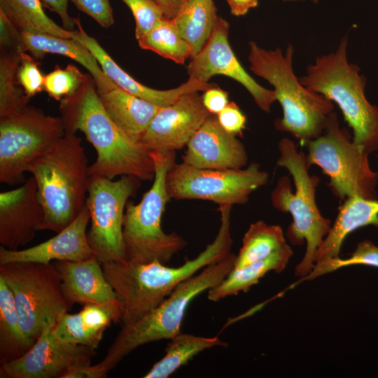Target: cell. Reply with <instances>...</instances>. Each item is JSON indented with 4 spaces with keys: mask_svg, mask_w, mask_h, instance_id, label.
<instances>
[{
    "mask_svg": "<svg viewBox=\"0 0 378 378\" xmlns=\"http://www.w3.org/2000/svg\"><path fill=\"white\" fill-rule=\"evenodd\" d=\"M292 255L291 248L286 244L265 260L241 267L233 268L220 284L207 291L208 299L217 302L227 297L236 295L240 292H247L267 273L271 271H283Z\"/></svg>",
    "mask_w": 378,
    "mask_h": 378,
    "instance_id": "26",
    "label": "cell"
},
{
    "mask_svg": "<svg viewBox=\"0 0 378 378\" xmlns=\"http://www.w3.org/2000/svg\"><path fill=\"white\" fill-rule=\"evenodd\" d=\"M318 0H313V2L317 3Z\"/></svg>",
    "mask_w": 378,
    "mask_h": 378,
    "instance_id": "47",
    "label": "cell"
},
{
    "mask_svg": "<svg viewBox=\"0 0 378 378\" xmlns=\"http://www.w3.org/2000/svg\"><path fill=\"white\" fill-rule=\"evenodd\" d=\"M24 51L35 59L47 53L68 57L85 68L93 78L98 93L110 90L117 85L104 72L94 56L83 45L74 38H63L44 33L22 32Z\"/></svg>",
    "mask_w": 378,
    "mask_h": 378,
    "instance_id": "23",
    "label": "cell"
},
{
    "mask_svg": "<svg viewBox=\"0 0 378 378\" xmlns=\"http://www.w3.org/2000/svg\"><path fill=\"white\" fill-rule=\"evenodd\" d=\"M112 322V314L106 307L88 304L78 313L61 315L52 333L63 342L97 349Z\"/></svg>",
    "mask_w": 378,
    "mask_h": 378,
    "instance_id": "25",
    "label": "cell"
},
{
    "mask_svg": "<svg viewBox=\"0 0 378 378\" xmlns=\"http://www.w3.org/2000/svg\"><path fill=\"white\" fill-rule=\"evenodd\" d=\"M268 178L256 163L245 169H208L174 162L167 172L166 187L170 200H200L232 206L247 202Z\"/></svg>",
    "mask_w": 378,
    "mask_h": 378,
    "instance_id": "13",
    "label": "cell"
},
{
    "mask_svg": "<svg viewBox=\"0 0 378 378\" xmlns=\"http://www.w3.org/2000/svg\"><path fill=\"white\" fill-rule=\"evenodd\" d=\"M132 11L135 20V36L139 40L150 31L165 18L161 8L153 0H122Z\"/></svg>",
    "mask_w": 378,
    "mask_h": 378,
    "instance_id": "35",
    "label": "cell"
},
{
    "mask_svg": "<svg viewBox=\"0 0 378 378\" xmlns=\"http://www.w3.org/2000/svg\"><path fill=\"white\" fill-rule=\"evenodd\" d=\"M355 265L378 267V246L365 240L360 242L351 255L346 259L339 258L332 265L331 272Z\"/></svg>",
    "mask_w": 378,
    "mask_h": 378,
    "instance_id": "37",
    "label": "cell"
},
{
    "mask_svg": "<svg viewBox=\"0 0 378 378\" xmlns=\"http://www.w3.org/2000/svg\"><path fill=\"white\" fill-rule=\"evenodd\" d=\"M293 55L290 44L284 55L279 48L266 50L249 42L250 69L274 87L282 107L283 117L275 122L276 128L307 144L323 133L334 106L323 95L301 84L293 72Z\"/></svg>",
    "mask_w": 378,
    "mask_h": 378,
    "instance_id": "4",
    "label": "cell"
},
{
    "mask_svg": "<svg viewBox=\"0 0 378 378\" xmlns=\"http://www.w3.org/2000/svg\"><path fill=\"white\" fill-rule=\"evenodd\" d=\"M216 115L222 127L232 134H241L246 128V117L234 102H229Z\"/></svg>",
    "mask_w": 378,
    "mask_h": 378,
    "instance_id": "40",
    "label": "cell"
},
{
    "mask_svg": "<svg viewBox=\"0 0 378 378\" xmlns=\"http://www.w3.org/2000/svg\"><path fill=\"white\" fill-rule=\"evenodd\" d=\"M90 221L86 205L76 218L52 238L22 250L0 246V265L13 262L50 263L52 260L78 261L94 255L87 237Z\"/></svg>",
    "mask_w": 378,
    "mask_h": 378,
    "instance_id": "20",
    "label": "cell"
},
{
    "mask_svg": "<svg viewBox=\"0 0 378 378\" xmlns=\"http://www.w3.org/2000/svg\"><path fill=\"white\" fill-rule=\"evenodd\" d=\"M98 94L113 121L128 137L136 142H139L161 108L118 86Z\"/></svg>",
    "mask_w": 378,
    "mask_h": 378,
    "instance_id": "24",
    "label": "cell"
},
{
    "mask_svg": "<svg viewBox=\"0 0 378 378\" xmlns=\"http://www.w3.org/2000/svg\"><path fill=\"white\" fill-rule=\"evenodd\" d=\"M80 10L92 18L102 27L108 28L114 22L109 0H70Z\"/></svg>",
    "mask_w": 378,
    "mask_h": 378,
    "instance_id": "38",
    "label": "cell"
},
{
    "mask_svg": "<svg viewBox=\"0 0 378 378\" xmlns=\"http://www.w3.org/2000/svg\"><path fill=\"white\" fill-rule=\"evenodd\" d=\"M370 225L378 227V200L360 196L346 198L318 250L313 270L301 280H312L331 272L332 265L340 258L346 237L354 230Z\"/></svg>",
    "mask_w": 378,
    "mask_h": 378,
    "instance_id": "22",
    "label": "cell"
},
{
    "mask_svg": "<svg viewBox=\"0 0 378 378\" xmlns=\"http://www.w3.org/2000/svg\"><path fill=\"white\" fill-rule=\"evenodd\" d=\"M44 218L37 186L31 176L18 188L0 193V244L18 250L30 242Z\"/></svg>",
    "mask_w": 378,
    "mask_h": 378,
    "instance_id": "17",
    "label": "cell"
},
{
    "mask_svg": "<svg viewBox=\"0 0 378 378\" xmlns=\"http://www.w3.org/2000/svg\"><path fill=\"white\" fill-rule=\"evenodd\" d=\"M277 165L286 168L293 177L295 187L293 193L287 176L281 177L272 192L271 202L277 210L290 213L293 223L286 235L294 245L306 241L302 260L296 266L295 274L302 279L313 270L318 250L331 227V220L324 218L316 202V188L319 179L310 176L306 155L298 151L295 143L284 138L279 143Z\"/></svg>",
    "mask_w": 378,
    "mask_h": 378,
    "instance_id": "5",
    "label": "cell"
},
{
    "mask_svg": "<svg viewBox=\"0 0 378 378\" xmlns=\"http://www.w3.org/2000/svg\"><path fill=\"white\" fill-rule=\"evenodd\" d=\"M232 206H219L220 225L214 241L195 258L181 266L168 267L158 260L136 263L129 260L102 264L121 307L119 324H131L156 308L182 282L231 252Z\"/></svg>",
    "mask_w": 378,
    "mask_h": 378,
    "instance_id": "1",
    "label": "cell"
},
{
    "mask_svg": "<svg viewBox=\"0 0 378 378\" xmlns=\"http://www.w3.org/2000/svg\"><path fill=\"white\" fill-rule=\"evenodd\" d=\"M85 74L77 66L69 64L66 68L57 66L45 76L44 90L48 95L57 101L73 94L81 85Z\"/></svg>",
    "mask_w": 378,
    "mask_h": 378,
    "instance_id": "34",
    "label": "cell"
},
{
    "mask_svg": "<svg viewBox=\"0 0 378 378\" xmlns=\"http://www.w3.org/2000/svg\"><path fill=\"white\" fill-rule=\"evenodd\" d=\"M54 324L46 328L22 357L1 363V378H54L73 367L90 364L96 349L63 342L52 333Z\"/></svg>",
    "mask_w": 378,
    "mask_h": 378,
    "instance_id": "15",
    "label": "cell"
},
{
    "mask_svg": "<svg viewBox=\"0 0 378 378\" xmlns=\"http://www.w3.org/2000/svg\"><path fill=\"white\" fill-rule=\"evenodd\" d=\"M164 356L156 362L144 378H167L202 351L228 344L218 337H203L182 332L169 340Z\"/></svg>",
    "mask_w": 378,
    "mask_h": 378,
    "instance_id": "29",
    "label": "cell"
},
{
    "mask_svg": "<svg viewBox=\"0 0 378 378\" xmlns=\"http://www.w3.org/2000/svg\"><path fill=\"white\" fill-rule=\"evenodd\" d=\"M162 10L166 18L173 19L185 0H153Z\"/></svg>",
    "mask_w": 378,
    "mask_h": 378,
    "instance_id": "45",
    "label": "cell"
},
{
    "mask_svg": "<svg viewBox=\"0 0 378 378\" xmlns=\"http://www.w3.org/2000/svg\"><path fill=\"white\" fill-rule=\"evenodd\" d=\"M284 1H304V0H282ZM312 1H313V0H311Z\"/></svg>",
    "mask_w": 378,
    "mask_h": 378,
    "instance_id": "46",
    "label": "cell"
},
{
    "mask_svg": "<svg viewBox=\"0 0 378 378\" xmlns=\"http://www.w3.org/2000/svg\"><path fill=\"white\" fill-rule=\"evenodd\" d=\"M64 134L61 117L32 106L0 117V182L23 183L32 162Z\"/></svg>",
    "mask_w": 378,
    "mask_h": 378,
    "instance_id": "11",
    "label": "cell"
},
{
    "mask_svg": "<svg viewBox=\"0 0 378 378\" xmlns=\"http://www.w3.org/2000/svg\"><path fill=\"white\" fill-rule=\"evenodd\" d=\"M0 276L13 295L24 333L34 342L72 307L64 294L60 274L52 262L2 265Z\"/></svg>",
    "mask_w": 378,
    "mask_h": 378,
    "instance_id": "9",
    "label": "cell"
},
{
    "mask_svg": "<svg viewBox=\"0 0 378 378\" xmlns=\"http://www.w3.org/2000/svg\"><path fill=\"white\" fill-rule=\"evenodd\" d=\"M155 176L150 188L135 204L127 203L122 227L126 260L136 263L158 260L167 264L187 244L176 232L166 233L162 218L170 200L166 187V176L175 162L174 150H153Z\"/></svg>",
    "mask_w": 378,
    "mask_h": 378,
    "instance_id": "8",
    "label": "cell"
},
{
    "mask_svg": "<svg viewBox=\"0 0 378 378\" xmlns=\"http://www.w3.org/2000/svg\"><path fill=\"white\" fill-rule=\"evenodd\" d=\"M53 264L60 274L64 294L72 306L75 303L102 306L111 312L113 323H119L120 302L95 255L78 261L55 260Z\"/></svg>",
    "mask_w": 378,
    "mask_h": 378,
    "instance_id": "18",
    "label": "cell"
},
{
    "mask_svg": "<svg viewBox=\"0 0 378 378\" xmlns=\"http://www.w3.org/2000/svg\"><path fill=\"white\" fill-rule=\"evenodd\" d=\"M347 39L345 35L335 52L316 57L299 80L337 104L353 130L354 143L370 153L378 150V107L365 97L366 79L359 67L348 62Z\"/></svg>",
    "mask_w": 378,
    "mask_h": 378,
    "instance_id": "6",
    "label": "cell"
},
{
    "mask_svg": "<svg viewBox=\"0 0 378 378\" xmlns=\"http://www.w3.org/2000/svg\"><path fill=\"white\" fill-rule=\"evenodd\" d=\"M19 55L14 51L1 50L0 117L22 109L29 99L20 88L18 79Z\"/></svg>",
    "mask_w": 378,
    "mask_h": 378,
    "instance_id": "33",
    "label": "cell"
},
{
    "mask_svg": "<svg viewBox=\"0 0 378 378\" xmlns=\"http://www.w3.org/2000/svg\"><path fill=\"white\" fill-rule=\"evenodd\" d=\"M233 15H244L250 9L258 6V0H226Z\"/></svg>",
    "mask_w": 378,
    "mask_h": 378,
    "instance_id": "44",
    "label": "cell"
},
{
    "mask_svg": "<svg viewBox=\"0 0 378 378\" xmlns=\"http://www.w3.org/2000/svg\"><path fill=\"white\" fill-rule=\"evenodd\" d=\"M39 200L44 210L40 230L59 232L69 225L85 206L89 165L82 139L65 134L30 165Z\"/></svg>",
    "mask_w": 378,
    "mask_h": 378,
    "instance_id": "3",
    "label": "cell"
},
{
    "mask_svg": "<svg viewBox=\"0 0 378 378\" xmlns=\"http://www.w3.org/2000/svg\"><path fill=\"white\" fill-rule=\"evenodd\" d=\"M41 4L55 12L60 18L66 29L70 30L74 27V18L69 16L67 8L69 0H40ZM71 31V30H70Z\"/></svg>",
    "mask_w": 378,
    "mask_h": 378,
    "instance_id": "43",
    "label": "cell"
},
{
    "mask_svg": "<svg viewBox=\"0 0 378 378\" xmlns=\"http://www.w3.org/2000/svg\"><path fill=\"white\" fill-rule=\"evenodd\" d=\"M1 50L14 51L18 54L25 52L20 32L0 10Z\"/></svg>",
    "mask_w": 378,
    "mask_h": 378,
    "instance_id": "39",
    "label": "cell"
},
{
    "mask_svg": "<svg viewBox=\"0 0 378 378\" xmlns=\"http://www.w3.org/2000/svg\"><path fill=\"white\" fill-rule=\"evenodd\" d=\"M137 41L141 48L153 51L177 64H183L192 57L190 45L181 36L172 19L163 18Z\"/></svg>",
    "mask_w": 378,
    "mask_h": 378,
    "instance_id": "32",
    "label": "cell"
},
{
    "mask_svg": "<svg viewBox=\"0 0 378 378\" xmlns=\"http://www.w3.org/2000/svg\"><path fill=\"white\" fill-rule=\"evenodd\" d=\"M74 21L77 29L72 30V38L80 43L90 50L104 72L118 87L132 94L160 107H165L171 105L186 94L203 92L215 85L189 78L186 82L177 88L169 90H156L146 86L120 67L97 41L85 31L78 18H74Z\"/></svg>",
    "mask_w": 378,
    "mask_h": 378,
    "instance_id": "21",
    "label": "cell"
},
{
    "mask_svg": "<svg viewBox=\"0 0 378 378\" xmlns=\"http://www.w3.org/2000/svg\"><path fill=\"white\" fill-rule=\"evenodd\" d=\"M236 255L209 265L179 284L156 308L121 330L101 361L108 372L125 356L141 345L170 340L181 332V327L190 302L199 295L220 284L234 268Z\"/></svg>",
    "mask_w": 378,
    "mask_h": 378,
    "instance_id": "7",
    "label": "cell"
},
{
    "mask_svg": "<svg viewBox=\"0 0 378 378\" xmlns=\"http://www.w3.org/2000/svg\"><path fill=\"white\" fill-rule=\"evenodd\" d=\"M286 244L279 225H269L262 220L253 223L244 234L234 268L265 260Z\"/></svg>",
    "mask_w": 378,
    "mask_h": 378,
    "instance_id": "31",
    "label": "cell"
},
{
    "mask_svg": "<svg viewBox=\"0 0 378 378\" xmlns=\"http://www.w3.org/2000/svg\"><path fill=\"white\" fill-rule=\"evenodd\" d=\"M34 344L22 329L13 295L0 276V363L18 359Z\"/></svg>",
    "mask_w": 378,
    "mask_h": 378,
    "instance_id": "28",
    "label": "cell"
},
{
    "mask_svg": "<svg viewBox=\"0 0 378 378\" xmlns=\"http://www.w3.org/2000/svg\"><path fill=\"white\" fill-rule=\"evenodd\" d=\"M182 162L199 169H238L248 160L246 148L211 114L191 137Z\"/></svg>",
    "mask_w": 378,
    "mask_h": 378,
    "instance_id": "19",
    "label": "cell"
},
{
    "mask_svg": "<svg viewBox=\"0 0 378 378\" xmlns=\"http://www.w3.org/2000/svg\"><path fill=\"white\" fill-rule=\"evenodd\" d=\"M218 18L214 0L184 1L172 20L190 45L192 57L204 46Z\"/></svg>",
    "mask_w": 378,
    "mask_h": 378,
    "instance_id": "27",
    "label": "cell"
},
{
    "mask_svg": "<svg viewBox=\"0 0 378 378\" xmlns=\"http://www.w3.org/2000/svg\"><path fill=\"white\" fill-rule=\"evenodd\" d=\"M0 10L20 32L72 38V31L61 27L45 13L40 0H0Z\"/></svg>",
    "mask_w": 378,
    "mask_h": 378,
    "instance_id": "30",
    "label": "cell"
},
{
    "mask_svg": "<svg viewBox=\"0 0 378 378\" xmlns=\"http://www.w3.org/2000/svg\"><path fill=\"white\" fill-rule=\"evenodd\" d=\"M202 103L211 114L217 115L229 104L228 92L216 84L203 91Z\"/></svg>",
    "mask_w": 378,
    "mask_h": 378,
    "instance_id": "41",
    "label": "cell"
},
{
    "mask_svg": "<svg viewBox=\"0 0 378 378\" xmlns=\"http://www.w3.org/2000/svg\"><path fill=\"white\" fill-rule=\"evenodd\" d=\"M229 27V23L219 17L204 46L191 57L187 66L189 78L209 83L214 76L229 77L250 93L262 111L270 112L276 101L275 92L258 84L241 66L228 41Z\"/></svg>",
    "mask_w": 378,
    "mask_h": 378,
    "instance_id": "14",
    "label": "cell"
},
{
    "mask_svg": "<svg viewBox=\"0 0 378 378\" xmlns=\"http://www.w3.org/2000/svg\"><path fill=\"white\" fill-rule=\"evenodd\" d=\"M59 104L65 133L83 132L97 157L89 176L113 180L123 175L141 181L155 176L151 151L128 137L113 121L102 105L93 78L85 74L80 88Z\"/></svg>",
    "mask_w": 378,
    "mask_h": 378,
    "instance_id": "2",
    "label": "cell"
},
{
    "mask_svg": "<svg viewBox=\"0 0 378 378\" xmlns=\"http://www.w3.org/2000/svg\"><path fill=\"white\" fill-rule=\"evenodd\" d=\"M199 92L186 94L171 105L161 107L139 142L150 151H176L187 146L211 114Z\"/></svg>",
    "mask_w": 378,
    "mask_h": 378,
    "instance_id": "16",
    "label": "cell"
},
{
    "mask_svg": "<svg viewBox=\"0 0 378 378\" xmlns=\"http://www.w3.org/2000/svg\"><path fill=\"white\" fill-rule=\"evenodd\" d=\"M141 179L123 175L113 181L90 176L85 205L90 216L88 243L101 264L126 260L122 235L125 207L138 191Z\"/></svg>",
    "mask_w": 378,
    "mask_h": 378,
    "instance_id": "12",
    "label": "cell"
},
{
    "mask_svg": "<svg viewBox=\"0 0 378 378\" xmlns=\"http://www.w3.org/2000/svg\"><path fill=\"white\" fill-rule=\"evenodd\" d=\"M108 372L99 362L95 365L86 364L75 366L66 371L60 378H103Z\"/></svg>",
    "mask_w": 378,
    "mask_h": 378,
    "instance_id": "42",
    "label": "cell"
},
{
    "mask_svg": "<svg viewBox=\"0 0 378 378\" xmlns=\"http://www.w3.org/2000/svg\"><path fill=\"white\" fill-rule=\"evenodd\" d=\"M307 147L309 167L315 164L323 170L340 199L352 196L375 199L377 176L370 168L369 153L354 143L345 128L340 127L336 113L330 114L323 133L308 141Z\"/></svg>",
    "mask_w": 378,
    "mask_h": 378,
    "instance_id": "10",
    "label": "cell"
},
{
    "mask_svg": "<svg viewBox=\"0 0 378 378\" xmlns=\"http://www.w3.org/2000/svg\"><path fill=\"white\" fill-rule=\"evenodd\" d=\"M19 55L18 82L26 96L30 99L44 88L45 76L40 71L36 61L26 52Z\"/></svg>",
    "mask_w": 378,
    "mask_h": 378,
    "instance_id": "36",
    "label": "cell"
}]
</instances>
